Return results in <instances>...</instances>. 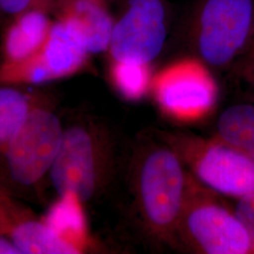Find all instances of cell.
<instances>
[{"label":"cell","instance_id":"14","mask_svg":"<svg viewBox=\"0 0 254 254\" xmlns=\"http://www.w3.org/2000/svg\"><path fill=\"white\" fill-rule=\"evenodd\" d=\"M218 140L254 158V104L240 103L225 109L217 123Z\"/></svg>","mask_w":254,"mask_h":254},{"label":"cell","instance_id":"18","mask_svg":"<svg viewBox=\"0 0 254 254\" xmlns=\"http://www.w3.org/2000/svg\"><path fill=\"white\" fill-rule=\"evenodd\" d=\"M57 3L58 0H0V11L10 17L33 9H45L51 13Z\"/></svg>","mask_w":254,"mask_h":254},{"label":"cell","instance_id":"16","mask_svg":"<svg viewBox=\"0 0 254 254\" xmlns=\"http://www.w3.org/2000/svg\"><path fill=\"white\" fill-rule=\"evenodd\" d=\"M110 76L115 88L129 100L142 97L152 83L148 64L113 61Z\"/></svg>","mask_w":254,"mask_h":254},{"label":"cell","instance_id":"7","mask_svg":"<svg viewBox=\"0 0 254 254\" xmlns=\"http://www.w3.org/2000/svg\"><path fill=\"white\" fill-rule=\"evenodd\" d=\"M153 90L160 107L180 120L197 119L214 107L218 87L206 67L184 60L166 67L154 77Z\"/></svg>","mask_w":254,"mask_h":254},{"label":"cell","instance_id":"3","mask_svg":"<svg viewBox=\"0 0 254 254\" xmlns=\"http://www.w3.org/2000/svg\"><path fill=\"white\" fill-rule=\"evenodd\" d=\"M63 125L45 103L32 109L3 151L10 178L30 187L49 173L64 137Z\"/></svg>","mask_w":254,"mask_h":254},{"label":"cell","instance_id":"6","mask_svg":"<svg viewBox=\"0 0 254 254\" xmlns=\"http://www.w3.org/2000/svg\"><path fill=\"white\" fill-rule=\"evenodd\" d=\"M197 199L187 194L177 228L188 241L208 254H245L252 245L244 226L221 204L210 199Z\"/></svg>","mask_w":254,"mask_h":254},{"label":"cell","instance_id":"13","mask_svg":"<svg viewBox=\"0 0 254 254\" xmlns=\"http://www.w3.org/2000/svg\"><path fill=\"white\" fill-rule=\"evenodd\" d=\"M21 254H76L78 251L64 241L43 219L27 218L9 236Z\"/></svg>","mask_w":254,"mask_h":254},{"label":"cell","instance_id":"15","mask_svg":"<svg viewBox=\"0 0 254 254\" xmlns=\"http://www.w3.org/2000/svg\"><path fill=\"white\" fill-rule=\"evenodd\" d=\"M45 103L37 93L22 91L14 86H0V149L6 144L29 112Z\"/></svg>","mask_w":254,"mask_h":254},{"label":"cell","instance_id":"12","mask_svg":"<svg viewBox=\"0 0 254 254\" xmlns=\"http://www.w3.org/2000/svg\"><path fill=\"white\" fill-rule=\"evenodd\" d=\"M83 203L73 193L61 195L43 218L46 224L64 241L73 246L79 254L89 245Z\"/></svg>","mask_w":254,"mask_h":254},{"label":"cell","instance_id":"1","mask_svg":"<svg viewBox=\"0 0 254 254\" xmlns=\"http://www.w3.org/2000/svg\"><path fill=\"white\" fill-rule=\"evenodd\" d=\"M98 127L79 123L64 129L61 148L49 172L59 196L73 193L83 202L104 186L109 172L110 147Z\"/></svg>","mask_w":254,"mask_h":254},{"label":"cell","instance_id":"2","mask_svg":"<svg viewBox=\"0 0 254 254\" xmlns=\"http://www.w3.org/2000/svg\"><path fill=\"white\" fill-rule=\"evenodd\" d=\"M189 185L181 159L170 148L154 146L142 157L137 173L139 208L147 224L168 235L177 228Z\"/></svg>","mask_w":254,"mask_h":254},{"label":"cell","instance_id":"10","mask_svg":"<svg viewBox=\"0 0 254 254\" xmlns=\"http://www.w3.org/2000/svg\"><path fill=\"white\" fill-rule=\"evenodd\" d=\"M58 17L89 54L108 50L114 27L103 0H58Z\"/></svg>","mask_w":254,"mask_h":254},{"label":"cell","instance_id":"8","mask_svg":"<svg viewBox=\"0 0 254 254\" xmlns=\"http://www.w3.org/2000/svg\"><path fill=\"white\" fill-rule=\"evenodd\" d=\"M166 35L161 0H132L114 24L109 53L114 62L149 64L160 53Z\"/></svg>","mask_w":254,"mask_h":254},{"label":"cell","instance_id":"21","mask_svg":"<svg viewBox=\"0 0 254 254\" xmlns=\"http://www.w3.org/2000/svg\"><path fill=\"white\" fill-rule=\"evenodd\" d=\"M8 236H0V254H21L15 244Z\"/></svg>","mask_w":254,"mask_h":254},{"label":"cell","instance_id":"11","mask_svg":"<svg viewBox=\"0 0 254 254\" xmlns=\"http://www.w3.org/2000/svg\"><path fill=\"white\" fill-rule=\"evenodd\" d=\"M54 21L50 12L33 9L12 17L2 40L0 64H15L35 54L50 35Z\"/></svg>","mask_w":254,"mask_h":254},{"label":"cell","instance_id":"5","mask_svg":"<svg viewBox=\"0 0 254 254\" xmlns=\"http://www.w3.org/2000/svg\"><path fill=\"white\" fill-rule=\"evenodd\" d=\"M90 54L59 20L35 54L15 64H0V86L40 85L79 72Z\"/></svg>","mask_w":254,"mask_h":254},{"label":"cell","instance_id":"20","mask_svg":"<svg viewBox=\"0 0 254 254\" xmlns=\"http://www.w3.org/2000/svg\"><path fill=\"white\" fill-rule=\"evenodd\" d=\"M244 74L249 81L254 84V31L250 42V50L246 59Z\"/></svg>","mask_w":254,"mask_h":254},{"label":"cell","instance_id":"19","mask_svg":"<svg viewBox=\"0 0 254 254\" xmlns=\"http://www.w3.org/2000/svg\"><path fill=\"white\" fill-rule=\"evenodd\" d=\"M234 213L245 228L251 240V254H254V195L238 198Z\"/></svg>","mask_w":254,"mask_h":254},{"label":"cell","instance_id":"4","mask_svg":"<svg viewBox=\"0 0 254 254\" xmlns=\"http://www.w3.org/2000/svg\"><path fill=\"white\" fill-rule=\"evenodd\" d=\"M254 31V0H207L199 24L200 56L213 66H225L250 45Z\"/></svg>","mask_w":254,"mask_h":254},{"label":"cell","instance_id":"17","mask_svg":"<svg viewBox=\"0 0 254 254\" xmlns=\"http://www.w3.org/2000/svg\"><path fill=\"white\" fill-rule=\"evenodd\" d=\"M31 217L27 210L21 208L6 195L0 192V236L9 237L19 222Z\"/></svg>","mask_w":254,"mask_h":254},{"label":"cell","instance_id":"9","mask_svg":"<svg viewBox=\"0 0 254 254\" xmlns=\"http://www.w3.org/2000/svg\"><path fill=\"white\" fill-rule=\"evenodd\" d=\"M193 153L192 170L210 190L237 199L254 195V158L218 139Z\"/></svg>","mask_w":254,"mask_h":254}]
</instances>
